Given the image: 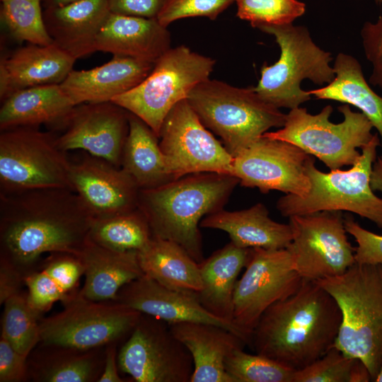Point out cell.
Here are the masks:
<instances>
[{"instance_id":"1","label":"cell","mask_w":382,"mask_h":382,"mask_svg":"<svg viewBox=\"0 0 382 382\" xmlns=\"http://www.w3.org/2000/svg\"><path fill=\"white\" fill-rule=\"evenodd\" d=\"M94 217L79 196L66 188L0 193V259L25 277L45 253L78 255Z\"/></svg>"},{"instance_id":"2","label":"cell","mask_w":382,"mask_h":382,"mask_svg":"<svg viewBox=\"0 0 382 382\" xmlns=\"http://www.w3.org/2000/svg\"><path fill=\"white\" fill-rule=\"evenodd\" d=\"M341 323L335 299L317 282L303 279L294 294L262 313L249 345L255 353L297 371L334 346Z\"/></svg>"},{"instance_id":"3","label":"cell","mask_w":382,"mask_h":382,"mask_svg":"<svg viewBox=\"0 0 382 382\" xmlns=\"http://www.w3.org/2000/svg\"><path fill=\"white\" fill-rule=\"evenodd\" d=\"M239 183L232 175L197 173L163 185L140 190L138 207L152 236L173 241L198 263L203 257L202 219L221 209Z\"/></svg>"},{"instance_id":"4","label":"cell","mask_w":382,"mask_h":382,"mask_svg":"<svg viewBox=\"0 0 382 382\" xmlns=\"http://www.w3.org/2000/svg\"><path fill=\"white\" fill-rule=\"evenodd\" d=\"M316 282L341 310L334 347L361 360L374 381L382 367V265L356 262L342 274Z\"/></svg>"},{"instance_id":"5","label":"cell","mask_w":382,"mask_h":382,"mask_svg":"<svg viewBox=\"0 0 382 382\" xmlns=\"http://www.w3.org/2000/svg\"><path fill=\"white\" fill-rule=\"evenodd\" d=\"M187 100L233 157L270 128L282 127L286 120V114L265 101L254 87L239 88L208 79L195 86Z\"/></svg>"},{"instance_id":"6","label":"cell","mask_w":382,"mask_h":382,"mask_svg":"<svg viewBox=\"0 0 382 382\" xmlns=\"http://www.w3.org/2000/svg\"><path fill=\"white\" fill-rule=\"evenodd\" d=\"M378 134L363 148L358 160L347 170H319L313 156L306 164L311 188L303 197L286 194L277 202L283 216L303 215L322 211H347L374 222L382 228V198L374 193L370 185L372 166L380 145Z\"/></svg>"},{"instance_id":"7","label":"cell","mask_w":382,"mask_h":382,"mask_svg":"<svg viewBox=\"0 0 382 382\" xmlns=\"http://www.w3.org/2000/svg\"><path fill=\"white\" fill-rule=\"evenodd\" d=\"M258 29L273 35L280 49V57L274 64L262 66L260 79L254 87L267 103L278 108H298L311 98L309 91L301 89L303 80L323 85L334 79L330 53L316 45L306 27L290 23Z\"/></svg>"},{"instance_id":"8","label":"cell","mask_w":382,"mask_h":382,"mask_svg":"<svg viewBox=\"0 0 382 382\" xmlns=\"http://www.w3.org/2000/svg\"><path fill=\"white\" fill-rule=\"evenodd\" d=\"M215 60L185 45L168 49L136 87L112 102L143 120L159 138L164 120L192 90L209 79Z\"/></svg>"},{"instance_id":"9","label":"cell","mask_w":382,"mask_h":382,"mask_svg":"<svg viewBox=\"0 0 382 382\" xmlns=\"http://www.w3.org/2000/svg\"><path fill=\"white\" fill-rule=\"evenodd\" d=\"M337 109L343 120L337 124L330 120L333 111L330 105L316 115L308 113L304 108L291 109L281 129L262 136L296 145L318 158L330 170L352 166L361 155L357 149L363 148L372 139L374 127L364 114L352 111L348 104Z\"/></svg>"},{"instance_id":"10","label":"cell","mask_w":382,"mask_h":382,"mask_svg":"<svg viewBox=\"0 0 382 382\" xmlns=\"http://www.w3.org/2000/svg\"><path fill=\"white\" fill-rule=\"evenodd\" d=\"M57 138L37 127L1 131L0 193L51 187L73 190L71 161Z\"/></svg>"},{"instance_id":"11","label":"cell","mask_w":382,"mask_h":382,"mask_svg":"<svg viewBox=\"0 0 382 382\" xmlns=\"http://www.w3.org/2000/svg\"><path fill=\"white\" fill-rule=\"evenodd\" d=\"M79 290L61 312L40 318V343L90 349L125 341L141 313L115 301L87 299Z\"/></svg>"},{"instance_id":"12","label":"cell","mask_w":382,"mask_h":382,"mask_svg":"<svg viewBox=\"0 0 382 382\" xmlns=\"http://www.w3.org/2000/svg\"><path fill=\"white\" fill-rule=\"evenodd\" d=\"M302 280L287 248L250 249L245 271L235 286L233 316L248 345L262 313L294 294Z\"/></svg>"},{"instance_id":"13","label":"cell","mask_w":382,"mask_h":382,"mask_svg":"<svg viewBox=\"0 0 382 382\" xmlns=\"http://www.w3.org/2000/svg\"><path fill=\"white\" fill-rule=\"evenodd\" d=\"M292 241L286 248L303 279L318 281L345 273L356 263L342 211H322L289 217Z\"/></svg>"},{"instance_id":"14","label":"cell","mask_w":382,"mask_h":382,"mask_svg":"<svg viewBox=\"0 0 382 382\" xmlns=\"http://www.w3.org/2000/svg\"><path fill=\"white\" fill-rule=\"evenodd\" d=\"M120 372L136 382H190L192 357L160 319L141 313L117 353Z\"/></svg>"},{"instance_id":"15","label":"cell","mask_w":382,"mask_h":382,"mask_svg":"<svg viewBox=\"0 0 382 382\" xmlns=\"http://www.w3.org/2000/svg\"><path fill=\"white\" fill-rule=\"evenodd\" d=\"M159 139L175 180L197 173L232 175L233 156L207 130L187 99L169 112Z\"/></svg>"},{"instance_id":"16","label":"cell","mask_w":382,"mask_h":382,"mask_svg":"<svg viewBox=\"0 0 382 382\" xmlns=\"http://www.w3.org/2000/svg\"><path fill=\"white\" fill-rule=\"evenodd\" d=\"M311 156L294 144L262 136L233 157L232 175L262 193L277 190L303 197L311 188L306 172Z\"/></svg>"},{"instance_id":"17","label":"cell","mask_w":382,"mask_h":382,"mask_svg":"<svg viewBox=\"0 0 382 382\" xmlns=\"http://www.w3.org/2000/svg\"><path fill=\"white\" fill-rule=\"evenodd\" d=\"M129 132V112L112 101L76 105L57 136L64 151L82 150L120 168Z\"/></svg>"},{"instance_id":"18","label":"cell","mask_w":382,"mask_h":382,"mask_svg":"<svg viewBox=\"0 0 382 382\" xmlns=\"http://www.w3.org/2000/svg\"><path fill=\"white\" fill-rule=\"evenodd\" d=\"M70 182L94 219L138 207L140 189L121 167L88 154L71 162Z\"/></svg>"},{"instance_id":"19","label":"cell","mask_w":382,"mask_h":382,"mask_svg":"<svg viewBox=\"0 0 382 382\" xmlns=\"http://www.w3.org/2000/svg\"><path fill=\"white\" fill-rule=\"evenodd\" d=\"M115 301L162 320L168 325L194 322L219 325L234 332L247 344L234 324L209 313L195 294L169 289L144 274L122 286Z\"/></svg>"},{"instance_id":"20","label":"cell","mask_w":382,"mask_h":382,"mask_svg":"<svg viewBox=\"0 0 382 382\" xmlns=\"http://www.w3.org/2000/svg\"><path fill=\"white\" fill-rule=\"evenodd\" d=\"M76 59L54 43L29 44L0 59V99L37 86L60 84L73 70Z\"/></svg>"},{"instance_id":"21","label":"cell","mask_w":382,"mask_h":382,"mask_svg":"<svg viewBox=\"0 0 382 382\" xmlns=\"http://www.w3.org/2000/svg\"><path fill=\"white\" fill-rule=\"evenodd\" d=\"M154 63L113 56L103 65L88 70H72L60 86L76 105L112 101L139 85Z\"/></svg>"},{"instance_id":"22","label":"cell","mask_w":382,"mask_h":382,"mask_svg":"<svg viewBox=\"0 0 382 382\" xmlns=\"http://www.w3.org/2000/svg\"><path fill=\"white\" fill-rule=\"evenodd\" d=\"M108 0H79L43 8L53 43L76 59L96 52L97 37L110 14Z\"/></svg>"},{"instance_id":"23","label":"cell","mask_w":382,"mask_h":382,"mask_svg":"<svg viewBox=\"0 0 382 382\" xmlns=\"http://www.w3.org/2000/svg\"><path fill=\"white\" fill-rule=\"evenodd\" d=\"M170 48V35L156 18L110 13L96 43V51L154 63Z\"/></svg>"},{"instance_id":"24","label":"cell","mask_w":382,"mask_h":382,"mask_svg":"<svg viewBox=\"0 0 382 382\" xmlns=\"http://www.w3.org/2000/svg\"><path fill=\"white\" fill-rule=\"evenodd\" d=\"M169 326L192 357L194 369L190 382H232L224 362L232 351L247 345L241 337L209 323L186 322Z\"/></svg>"},{"instance_id":"25","label":"cell","mask_w":382,"mask_h":382,"mask_svg":"<svg viewBox=\"0 0 382 382\" xmlns=\"http://www.w3.org/2000/svg\"><path fill=\"white\" fill-rule=\"evenodd\" d=\"M75 106L60 84L21 89L1 102L0 130L42 125L64 130Z\"/></svg>"},{"instance_id":"26","label":"cell","mask_w":382,"mask_h":382,"mask_svg":"<svg viewBox=\"0 0 382 382\" xmlns=\"http://www.w3.org/2000/svg\"><path fill=\"white\" fill-rule=\"evenodd\" d=\"M78 256L85 269L79 292L91 301H115L122 286L144 275L137 251H115L88 239Z\"/></svg>"},{"instance_id":"27","label":"cell","mask_w":382,"mask_h":382,"mask_svg":"<svg viewBox=\"0 0 382 382\" xmlns=\"http://www.w3.org/2000/svg\"><path fill=\"white\" fill-rule=\"evenodd\" d=\"M202 228L221 230L231 241L245 248H286L292 241L290 225L274 221L262 203L240 211L218 210L200 222Z\"/></svg>"},{"instance_id":"28","label":"cell","mask_w":382,"mask_h":382,"mask_svg":"<svg viewBox=\"0 0 382 382\" xmlns=\"http://www.w3.org/2000/svg\"><path fill=\"white\" fill-rule=\"evenodd\" d=\"M105 347L81 349L39 343L27 357L30 381L34 382H98Z\"/></svg>"},{"instance_id":"29","label":"cell","mask_w":382,"mask_h":382,"mask_svg":"<svg viewBox=\"0 0 382 382\" xmlns=\"http://www.w3.org/2000/svg\"><path fill=\"white\" fill-rule=\"evenodd\" d=\"M250 249L231 241L199 263L202 287L195 294L198 301L209 313L233 324L235 286Z\"/></svg>"},{"instance_id":"30","label":"cell","mask_w":382,"mask_h":382,"mask_svg":"<svg viewBox=\"0 0 382 382\" xmlns=\"http://www.w3.org/2000/svg\"><path fill=\"white\" fill-rule=\"evenodd\" d=\"M158 139L143 120L129 112V132L121 168L140 190L154 188L175 180Z\"/></svg>"},{"instance_id":"31","label":"cell","mask_w":382,"mask_h":382,"mask_svg":"<svg viewBox=\"0 0 382 382\" xmlns=\"http://www.w3.org/2000/svg\"><path fill=\"white\" fill-rule=\"evenodd\" d=\"M137 254L144 274L160 284L194 294L202 289L199 264L178 243L152 236Z\"/></svg>"},{"instance_id":"32","label":"cell","mask_w":382,"mask_h":382,"mask_svg":"<svg viewBox=\"0 0 382 382\" xmlns=\"http://www.w3.org/2000/svg\"><path fill=\"white\" fill-rule=\"evenodd\" d=\"M334 79L326 86L309 91L317 99L332 100L359 109L380 136L382 146V97L366 82L361 66L354 57L338 53L335 59Z\"/></svg>"},{"instance_id":"33","label":"cell","mask_w":382,"mask_h":382,"mask_svg":"<svg viewBox=\"0 0 382 382\" xmlns=\"http://www.w3.org/2000/svg\"><path fill=\"white\" fill-rule=\"evenodd\" d=\"M148 220L139 208L115 215L94 219L88 239L110 250L139 251L152 238Z\"/></svg>"},{"instance_id":"34","label":"cell","mask_w":382,"mask_h":382,"mask_svg":"<svg viewBox=\"0 0 382 382\" xmlns=\"http://www.w3.org/2000/svg\"><path fill=\"white\" fill-rule=\"evenodd\" d=\"M3 305L1 337L28 357L40 342V320L42 316L32 308L28 293L23 291L8 298Z\"/></svg>"},{"instance_id":"35","label":"cell","mask_w":382,"mask_h":382,"mask_svg":"<svg viewBox=\"0 0 382 382\" xmlns=\"http://www.w3.org/2000/svg\"><path fill=\"white\" fill-rule=\"evenodd\" d=\"M0 20L9 36L18 42L53 43L47 32L42 0H0Z\"/></svg>"},{"instance_id":"36","label":"cell","mask_w":382,"mask_h":382,"mask_svg":"<svg viewBox=\"0 0 382 382\" xmlns=\"http://www.w3.org/2000/svg\"><path fill=\"white\" fill-rule=\"evenodd\" d=\"M372 381L366 364L346 355L335 347L303 369L295 371L293 382Z\"/></svg>"},{"instance_id":"37","label":"cell","mask_w":382,"mask_h":382,"mask_svg":"<svg viewBox=\"0 0 382 382\" xmlns=\"http://www.w3.org/2000/svg\"><path fill=\"white\" fill-rule=\"evenodd\" d=\"M225 370L232 382H293L294 370L275 360L237 348L226 358Z\"/></svg>"},{"instance_id":"38","label":"cell","mask_w":382,"mask_h":382,"mask_svg":"<svg viewBox=\"0 0 382 382\" xmlns=\"http://www.w3.org/2000/svg\"><path fill=\"white\" fill-rule=\"evenodd\" d=\"M237 16L253 27L292 23L306 11V4L298 0H235Z\"/></svg>"},{"instance_id":"39","label":"cell","mask_w":382,"mask_h":382,"mask_svg":"<svg viewBox=\"0 0 382 382\" xmlns=\"http://www.w3.org/2000/svg\"><path fill=\"white\" fill-rule=\"evenodd\" d=\"M24 284L30 305L42 316L55 302L63 303L74 294H69L59 279L41 265L25 277Z\"/></svg>"},{"instance_id":"40","label":"cell","mask_w":382,"mask_h":382,"mask_svg":"<svg viewBox=\"0 0 382 382\" xmlns=\"http://www.w3.org/2000/svg\"><path fill=\"white\" fill-rule=\"evenodd\" d=\"M235 0H166L157 20L164 27L189 17H206L215 20Z\"/></svg>"},{"instance_id":"41","label":"cell","mask_w":382,"mask_h":382,"mask_svg":"<svg viewBox=\"0 0 382 382\" xmlns=\"http://www.w3.org/2000/svg\"><path fill=\"white\" fill-rule=\"evenodd\" d=\"M345 227L357 243L356 262L382 265V236L365 229L350 215L345 216Z\"/></svg>"},{"instance_id":"42","label":"cell","mask_w":382,"mask_h":382,"mask_svg":"<svg viewBox=\"0 0 382 382\" xmlns=\"http://www.w3.org/2000/svg\"><path fill=\"white\" fill-rule=\"evenodd\" d=\"M360 34L365 56L372 66L369 82L382 89V14L374 22H365Z\"/></svg>"},{"instance_id":"43","label":"cell","mask_w":382,"mask_h":382,"mask_svg":"<svg viewBox=\"0 0 382 382\" xmlns=\"http://www.w3.org/2000/svg\"><path fill=\"white\" fill-rule=\"evenodd\" d=\"M30 381L27 357L17 352L4 338H0V382Z\"/></svg>"},{"instance_id":"44","label":"cell","mask_w":382,"mask_h":382,"mask_svg":"<svg viewBox=\"0 0 382 382\" xmlns=\"http://www.w3.org/2000/svg\"><path fill=\"white\" fill-rule=\"evenodd\" d=\"M166 0H108L112 13L157 18Z\"/></svg>"},{"instance_id":"45","label":"cell","mask_w":382,"mask_h":382,"mask_svg":"<svg viewBox=\"0 0 382 382\" xmlns=\"http://www.w3.org/2000/svg\"><path fill=\"white\" fill-rule=\"evenodd\" d=\"M25 276L7 261L0 259V304L21 292Z\"/></svg>"},{"instance_id":"46","label":"cell","mask_w":382,"mask_h":382,"mask_svg":"<svg viewBox=\"0 0 382 382\" xmlns=\"http://www.w3.org/2000/svg\"><path fill=\"white\" fill-rule=\"evenodd\" d=\"M117 343H112L105 347L104 367L98 382H127L119 374L117 364Z\"/></svg>"},{"instance_id":"47","label":"cell","mask_w":382,"mask_h":382,"mask_svg":"<svg viewBox=\"0 0 382 382\" xmlns=\"http://www.w3.org/2000/svg\"><path fill=\"white\" fill-rule=\"evenodd\" d=\"M370 185L374 191L382 193V156L376 157L370 178Z\"/></svg>"},{"instance_id":"48","label":"cell","mask_w":382,"mask_h":382,"mask_svg":"<svg viewBox=\"0 0 382 382\" xmlns=\"http://www.w3.org/2000/svg\"><path fill=\"white\" fill-rule=\"evenodd\" d=\"M79 0H42L43 8L57 7L71 4Z\"/></svg>"},{"instance_id":"49","label":"cell","mask_w":382,"mask_h":382,"mask_svg":"<svg viewBox=\"0 0 382 382\" xmlns=\"http://www.w3.org/2000/svg\"><path fill=\"white\" fill-rule=\"evenodd\" d=\"M375 382H382V367L381 369H380L378 375L376 376L375 380H374Z\"/></svg>"},{"instance_id":"50","label":"cell","mask_w":382,"mask_h":382,"mask_svg":"<svg viewBox=\"0 0 382 382\" xmlns=\"http://www.w3.org/2000/svg\"><path fill=\"white\" fill-rule=\"evenodd\" d=\"M374 1L377 5L382 6V0H374Z\"/></svg>"}]
</instances>
